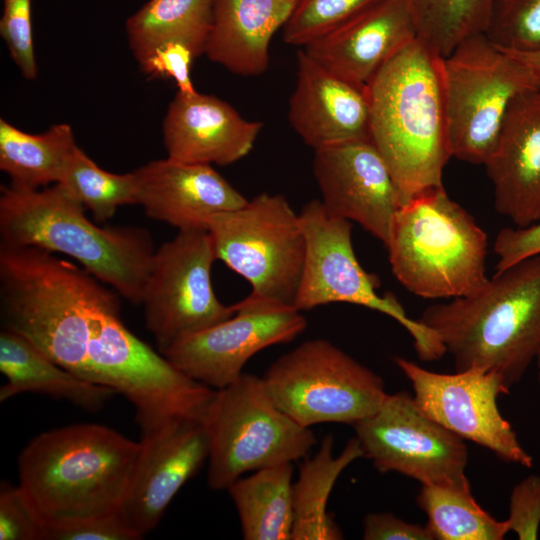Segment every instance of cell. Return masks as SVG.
<instances>
[{"instance_id":"cell-1","label":"cell","mask_w":540,"mask_h":540,"mask_svg":"<svg viewBox=\"0 0 540 540\" xmlns=\"http://www.w3.org/2000/svg\"><path fill=\"white\" fill-rule=\"evenodd\" d=\"M139 449V441L93 423L31 439L18 457L19 486L44 534L122 511Z\"/></svg>"},{"instance_id":"cell-2","label":"cell","mask_w":540,"mask_h":540,"mask_svg":"<svg viewBox=\"0 0 540 540\" xmlns=\"http://www.w3.org/2000/svg\"><path fill=\"white\" fill-rule=\"evenodd\" d=\"M119 303L114 289L80 265L39 247L0 244L2 328L82 379L95 321Z\"/></svg>"},{"instance_id":"cell-3","label":"cell","mask_w":540,"mask_h":540,"mask_svg":"<svg viewBox=\"0 0 540 540\" xmlns=\"http://www.w3.org/2000/svg\"><path fill=\"white\" fill-rule=\"evenodd\" d=\"M440 60L417 37L366 85L370 140L392 175L401 205L442 185L451 157Z\"/></svg>"},{"instance_id":"cell-4","label":"cell","mask_w":540,"mask_h":540,"mask_svg":"<svg viewBox=\"0 0 540 540\" xmlns=\"http://www.w3.org/2000/svg\"><path fill=\"white\" fill-rule=\"evenodd\" d=\"M417 320L437 335L456 371L489 370L510 389L540 350V254L496 271L471 295L427 307Z\"/></svg>"},{"instance_id":"cell-5","label":"cell","mask_w":540,"mask_h":540,"mask_svg":"<svg viewBox=\"0 0 540 540\" xmlns=\"http://www.w3.org/2000/svg\"><path fill=\"white\" fill-rule=\"evenodd\" d=\"M0 244L65 254L135 305L142 302L156 251L147 230L98 226L58 184L1 186Z\"/></svg>"},{"instance_id":"cell-6","label":"cell","mask_w":540,"mask_h":540,"mask_svg":"<svg viewBox=\"0 0 540 540\" xmlns=\"http://www.w3.org/2000/svg\"><path fill=\"white\" fill-rule=\"evenodd\" d=\"M385 247L396 279L422 298L468 296L489 279L487 235L443 185L426 188L399 206Z\"/></svg>"},{"instance_id":"cell-7","label":"cell","mask_w":540,"mask_h":540,"mask_svg":"<svg viewBox=\"0 0 540 540\" xmlns=\"http://www.w3.org/2000/svg\"><path fill=\"white\" fill-rule=\"evenodd\" d=\"M201 422L209 440L207 482L224 490L247 472L293 463L316 444L310 428L280 410L263 378L242 373L215 390Z\"/></svg>"},{"instance_id":"cell-8","label":"cell","mask_w":540,"mask_h":540,"mask_svg":"<svg viewBox=\"0 0 540 540\" xmlns=\"http://www.w3.org/2000/svg\"><path fill=\"white\" fill-rule=\"evenodd\" d=\"M120 304L97 317L87 346L86 380L125 396L141 435L176 420H201L214 389L174 367L122 322Z\"/></svg>"},{"instance_id":"cell-9","label":"cell","mask_w":540,"mask_h":540,"mask_svg":"<svg viewBox=\"0 0 540 540\" xmlns=\"http://www.w3.org/2000/svg\"><path fill=\"white\" fill-rule=\"evenodd\" d=\"M440 73L451 157L484 165L511 104L537 89L534 80L485 33L463 40L441 57Z\"/></svg>"},{"instance_id":"cell-10","label":"cell","mask_w":540,"mask_h":540,"mask_svg":"<svg viewBox=\"0 0 540 540\" xmlns=\"http://www.w3.org/2000/svg\"><path fill=\"white\" fill-rule=\"evenodd\" d=\"M217 260L251 285L250 297L295 308L305 260L299 214L281 194L262 193L208 220Z\"/></svg>"},{"instance_id":"cell-11","label":"cell","mask_w":540,"mask_h":540,"mask_svg":"<svg viewBox=\"0 0 540 540\" xmlns=\"http://www.w3.org/2000/svg\"><path fill=\"white\" fill-rule=\"evenodd\" d=\"M262 378L276 406L307 428L353 426L373 414L388 394L379 375L321 338L280 356Z\"/></svg>"},{"instance_id":"cell-12","label":"cell","mask_w":540,"mask_h":540,"mask_svg":"<svg viewBox=\"0 0 540 540\" xmlns=\"http://www.w3.org/2000/svg\"><path fill=\"white\" fill-rule=\"evenodd\" d=\"M305 237V260L295 300L299 311L330 303L360 305L385 314L412 336L422 361L440 359L446 352L437 335L407 316L392 294L379 295L378 278L360 265L352 243V223L331 216L321 200H311L299 213Z\"/></svg>"},{"instance_id":"cell-13","label":"cell","mask_w":540,"mask_h":540,"mask_svg":"<svg viewBox=\"0 0 540 540\" xmlns=\"http://www.w3.org/2000/svg\"><path fill=\"white\" fill-rule=\"evenodd\" d=\"M215 260L204 230L178 231L155 251L141 304L146 327L161 354L182 337L235 313L234 305L221 303L213 290Z\"/></svg>"},{"instance_id":"cell-14","label":"cell","mask_w":540,"mask_h":540,"mask_svg":"<svg viewBox=\"0 0 540 540\" xmlns=\"http://www.w3.org/2000/svg\"><path fill=\"white\" fill-rule=\"evenodd\" d=\"M353 428L364 457L381 473L397 472L421 484L468 482L464 440L425 415L406 392L387 394Z\"/></svg>"},{"instance_id":"cell-15","label":"cell","mask_w":540,"mask_h":540,"mask_svg":"<svg viewBox=\"0 0 540 540\" xmlns=\"http://www.w3.org/2000/svg\"><path fill=\"white\" fill-rule=\"evenodd\" d=\"M394 362L410 381L415 403L429 418L505 462L533 466L532 456L499 411L498 396L509 389L495 372L471 368L443 374L402 357Z\"/></svg>"},{"instance_id":"cell-16","label":"cell","mask_w":540,"mask_h":540,"mask_svg":"<svg viewBox=\"0 0 540 540\" xmlns=\"http://www.w3.org/2000/svg\"><path fill=\"white\" fill-rule=\"evenodd\" d=\"M233 305L232 316L182 337L162 354L179 371L214 390L235 381L256 353L294 340L307 326L294 307L249 295Z\"/></svg>"},{"instance_id":"cell-17","label":"cell","mask_w":540,"mask_h":540,"mask_svg":"<svg viewBox=\"0 0 540 540\" xmlns=\"http://www.w3.org/2000/svg\"><path fill=\"white\" fill-rule=\"evenodd\" d=\"M313 174L326 211L359 223L385 246L401 201L372 141L360 139L315 150Z\"/></svg>"},{"instance_id":"cell-18","label":"cell","mask_w":540,"mask_h":540,"mask_svg":"<svg viewBox=\"0 0 540 540\" xmlns=\"http://www.w3.org/2000/svg\"><path fill=\"white\" fill-rule=\"evenodd\" d=\"M139 443L122 512L143 537L208 460L209 440L201 420H176L141 435Z\"/></svg>"},{"instance_id":"cell-19","label":"cell","mask_w":540,"mask_h":540,"mask_svg":"<svg viewBox=\"0 0 540 540\" xmlns=\"http://www.w3.org/2000/svg\"><path fill=\"white\" fill-rule=\"evenodd\" d=\"M417 38L407 0H379L304 46L330 72L360 87Z\"/></svg>"},{"instance_id":"cell-20","label":"cell","mask_w":540,"mask_h":540,"mask_svg":"<svg viewBox=\"0 0 540 540\" xmlns=\"http://www.w3.org/2000/svg\"><path fill=\"white\" fill-rule=\"evenodd\" d=\"M484 166L495 210L519 228L540 222L539 89L513 101Z\"/></svg>"},{"instance_id":"cell-21","label":"cell","mask_w":540,"mask_h":540,"mask_svg":"<svg viewBox=\"0 0 540 540\" xmlns=\"http://www.w3.org/2000/svg\"><path fill=\"white\" fill-rule=\"evenodd\" d=\"M134 173L138 204L145 214L178 231H207L212 215L238 209L248 201L209 164L167 157L148 162Z\"/></svg>"},{"instance_id":"cell-22","label":"cell","mask_w":540,"mask_h":540,"mask_svg":"<svg viewBox=\"0 0 540 540\" xmlns=\"http://www.w3.org/2000/svg\"><path fill=\"white\" fill-rule=\"evenodd\" d=\"M262 127L216 96L178 91L163 119V144L171 159L225 166L249 154Z\"/></svg>"},{"instance_id":"cell-23","label":"cell","mask_w":540,"mask_h":540,"mask_svg":"<svg viewBox=\"0 0 540 540\" xmlns=\"http://www.w3.org/2000/svg\"><path fill=\"white\" fill-rule=\"evenodd\" d=\"M297 80L289 99L288 120L315 150L370 139L366 86L360 87L327 70L304 49L298 50Z\"/></svg>"},{"instance_id":"cell-24","label":"cell","mask_w":540,"mask_h":540,"mask_svg":"<svg viewBox=\"0 0 540 540\" xmlns=\"http://www.w3.org/2000/svg\"><path fill=\"white\" fill-rule=\"evenodd\" d=\"M297 0H213L204 54L234 74L258 76L269 64V46Z\"/></svg>"},{"instance_id":"cell-25","label":"cell","mask_w":540,"mask_h":540,"mask_svg":"<svg viewBox=\"0 0 540 540\" xmlns=\"http://www.w3.org/2000/svg\"><path fill=\"white\" fill-rule=\"evenodd\" d=\"M0 371L7 381L0 388V401L33 392L65 399L88 410L98 411L116 392L89 382L63 368L30 340L12 330L0 332Z\"/></svg>"},{"instance_id":"cell-26","label":"cell","mask_w":540,"mask_h":540,"mask_svg":"<svg viewBox=\"0 0 540 540\" xmlns=\"http://www.w3.org/2000/svg\"><path fill=\"white\" fill-rule=\"evenodd\" d=\"M334 437L327 434L314 456L305 459L292 486L293 526L291 540H338L343 533L327 512V502L343 470L364 457L359 440H348L343 451L333 454Z\"/></svg>"},{"instance_id":"cell-27","label":"cell","mask_w":540,"mask_h":540,"mask_svg":"<svg viewBox=\"0 0 540 540\" xmlns=\"http://www.w3.org/2000/svg\"><path fill=\"white\" fill-rule=\"evenodd\" d=\"M213 0H149L125 23L128 44L141 64L156 48L168 43L188 47L195 57L204 53L212 22Z\"/></svg>"},{"instance_id":"cell-28","label":"cell","mask_w":540,"mask_h":540,"mask_svg":"<svg viewBox=\"0 0 540 540\" xmlns=\"http://www.w3.org/2000/svg\"><path fill=\"white\" fill-rule=\"evenodd\" d=\"M293 463L254 471L228 490L245 540H288L293 526Z\"/></svg>"},{"instance_id":"cell-29","label":"cell","mask_w":540,"mask_h":540,"mask_svg":"<svg viewBox=\"0 0 540 540\" xmlns=\"http://www.w3.org/2000/svg\"><path fill=\"white\" fill-rule=\"evenodd\" d=\"M76 146L73 130L67 123L30 134L0 119V169L12 185L39 189L58 183Z\"/></svg>"},{"instance_id":"cell-30","label":"cell","mask_w":540,"mask_h":540,"mask_svg":"<svg viewBox=\"0 0 540 540\" xmlns=\"http://www.w3.org/2000/svg\"><path fill=\"white\" fill-rule=\"evenodd\" d=\"M427 516L434 540H501L509 532L474 499L469 481L462 484H421L416 497Z\"/></svg>"},{"instance_id":"cell-31","label":"cell","mask_w":540,"mask_h":540,"mask_svg":"<svg viewBox=\"0 0 540 540\" xmlns=\"http://www.w3.org/2000/svg\"><path fill=\"white\" fill-rule=\"evenodd\" d=\"M56 184L89 210L98 222L112 218L121 206L138 204L134 171L116 174L103 170L78 146Z\"/></svg>"},{"instance_id":"cell-32","label":"cell","mask_w":540,"mask_h":540,"mask_svg":"<svg viewBox=\"0 0 540 540\" xmlns=\"http://www.w3.org/2000/svg\"><path fill=\"white\" fill-rule=\"evenodd\" d=\"M494 0H407L417 37L441 57L485 33Z\"/></svg>"},{"instance_id":"cell-33","label":"cell","mask_w":540,"mask_h":540,"mask_svg":"<svg viewBox=\"0 0 540 540\" xmlns=\"http://www.w3.org/2000/svg\"><path fill=\"white\" fill-rule=\"evenodd\" d=\"M379 0H297L283 27V40L306 46Z\"/></svg>"},{"instance_id":"cell-34","label":"cell","mask_w":540,"mask_h":540,"mask_svg":"<svg viewBox=\"0 0 540 540\" xmlns=\"http://www.w3.org/2000/svg\"><path fill=\"white\" fill-rule=\"evenodd\" d=\"M485 34L505 50L540 48V0H494Z\"/></svg>"},{"instance_id":"cell-35","label":"cell","mask_w":540,"mask_h":540,"mask_svg":"<svg viewBox=\"0 0 540 540\" xmlns=\"http://www.w3.org/2000/svg\"><path fill=\"white\" fill-rule=\"evenodd\" d=\"M0 35L10 57L25 79L37 77L33 47L31 0H3Z\"/></svg>"},{"instance_id":"cell-36","label":"cell","mask_w":540,"mask_h":540,"mask_svg":"<svg viewBox=\"0 0 540 540\" xmlns=\"http://www.w3.org/2000/svg\"><path fill=\"white\" fill-rule=\"evenodd\" d=\"M44 527L21 487L0 486V540H43Z\"/></svg>"},{"instance_id":"cell-37","label":"cell","mask_w":540,"mask_h":540,"mask_svg":"<svg viewBox=\"0 0 540 540\" xmlns=\"http://www.w3.org/2000/svg\"><path fill=\"white\" fill-rule=\"evenodd\" d=\"M509 531L520 540L538 538L540 527V476L530 475L518 482L509 499Z\"/></svg>"},{"instance_id":"cell-38","label":"cell","mask_w":540,"mask_h":540,"mask_svg":"<svg viewBox=\"0 0 540 540\" xmlns=\"http://www.w3.org/2000/svg\"><path fill=\"white\" fill-rule=\"evenodd\" d=\"M142 536L122 511L47 530L43 540H138Z\"/></svg>"},{"instance_id":"cell-39","label":"cell","mask_w":540,"mask_h":540,"mask_svg":"<svg viewBox=\"0 0 540 540\" xmlns=\"http://www.w3.org/2000/svg\"><path fill=\"white\" fill-rule=\"evenodd\" d=\"M196 58L180 43H168L156 48L141 64V70L154 77L173 79L178 91H196L191 80V63Z\"/></svg>"},{"instance_id":"cell-40","label":"cell","mask_w":540,"mask_h":540,"mask_svg":"<svg viewBox=\"0 0 540 540\" xmlns=\"http://www.w3.org/2000/svg\"><path fill=\"white\" fill-rule=\"evenodd\" d=\"M493 250L498 257L496 271L540 254V222L524 228L501 229L495 238Z\"/></svg>"},{"instance_id":"cell-41","label":"cell","mask_w":540,"mask_h":540,"mask_svg":"<svg viewBox=\"0 0 540 540\" xmlns=\"http://www.w3.org/2000/svg\"><path fill=\"white\" fill-rule=\"evenodd\" d=\"M365 540H434L428 527L406 522L391 513H369L363 520Z\"/></svg>"},{"instance_id":"cell-42","label":"cell","mask_w":540,"mask_h":540,"mask_svg":"<svg viewBox=\"0 0 540 540\" xmlns=\"http://www.w3.org/2000/svg\"><path fill=\"white\" fill-rule=\"evenodd\" d=\"M505 51L529 71L537 89L540 90V48L530 51Z\"/></svg>"},{"instance_id":"cell-43","label":"cell","mask_w":540,"mask_h":540,"mask_svg":"<svg viewBox=\"0 0 540 540\" xmlns=\"http://www.w3.org/2000/svg\"><path fill=\"white\" fill-rule=\"evenodd\" d=\"M535 360H536L537 367H538V379H539V382H540V350H539Z\"/></svg>"}]
</instances>
